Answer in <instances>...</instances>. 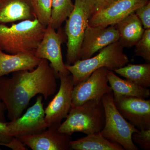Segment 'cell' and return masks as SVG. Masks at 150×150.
Segmentation results:
<instances>
[{
  "instance_id": "484cf974",
  "label": "cell",
  "mask_w": 150,
  "mask_h": 150,
  "mask_svg": "<svg viewBox=\"0 0 150 150\" xmlns=\"http://www.w3.org/2000/svg\"><path fill=\"white\" fill-rule=\"evenodd\" d=\"M13 138L11 135L7 122L0 121V143L8 144Z\"/></svg>"
},
{
  "instance_id": "8992f818",
  "label": "cell",
  "mask_w": 150,
  "mask_h": 150,
  "mask_svg": "<svg viewBox=\"0 0 150 150\" xmlns=\"http://www.w3.org/2000/svg\"><path fill=\"white\" fill-rule=\"evenodd\" d=\"M104 108V126L100 133L110 142L117 143L126 150H138L132 135L139 129L126 120L114 104L113 93L106 94L101 99Z\"/></svg>"
},
{
  "instance_id": "5bb4252c",
  "label": "cell",
  "mask_w": 150,
  "mask_h": 150,
  "mask_svg": "<svg viewBox=\"0 0 150 150\" xmlns=\"http://www.w3.org/2000/svg\"><path fill=\"white\" fill-rule=\"evenodd\" d=\"M33 135L17 137L33 150H70L71 136L62 133L55 127Z\"/></svg>"
},
{
  "instance_id": "9a60e30c",
  "label": "cell",
  "mask_w": 150,
  "mask_h": 150,
  "mask_svg": "<svg viewBox=\"0 0 150 150\" xmlns=\"http://www.w3.org/2000/svg\"><path fill=\"white\" fill-rule=\"evenodd\" d=\"M33 0H0V24L35 19Z\"/></svg>"
},
{
  "instance_id": "277c9868",
  "label": "cell",
  "mask_w": 150,
  "mask_h": 150,
  "mask_svg": "<svg viewBox=\"0 0 150 150\" xmlns=\"http://www.w3.org/2000/svg\"><path fill=\"white\" fill-rule=\"evenodd\" d=\"M95 12L94 0H75L74 9L66 20L64 29L67 36L65 65L73 64L80 60L81 47L85 32Z\"/></svg>"
},
{
  "instance_id": "ba28073f",
  "label": "cell",
  "mask_w": 150,
  "mask_h": 150,
  "mask_svg": "<svg viewBox=\"0 0 150 150\" xmlns=\"http://www.w3.org/2000/svg\"><path fill=\"white\" fill-rule=\"evenodd\" d=\"M60 86L54 98L44 110L47 127L59 128L63 119L67 118L72 106L74 85L71 74L59 75Z\"/></svg>"
},
{
  "instance_id": "ac0fdd59",
  "label": "cell",
  "mask_w": 150,
  "mask_h": 150,
  "mask_svg": "<svg viewBox=\"0 0 150 150\" xmlns=\"http://www.w3.org/2000/svg\"><path fill=\"white\" fill-rule=\"evenodd\" d=\"M108 83L114 96L137 97L147 99L150 96V90L127 79L118 76L112 71L108 70Z\"/></svg>"
},
{
  "instance_id": "d4e9b609",
  "label": "cell",
  "mask_w": 150,
  "mask_h": 150,
  "mask_svg": "<svg viewBox=\"0 0 150 150\" xmlns=\"http://www.w3.org/2000/svg\"><path fill=\"white\" fill-rule=\"evenodd\" d=\"M135 13L142 23L145 29L150 28V2L137 9Z\"/></svg>"
},
{
  "instance_id": "d6986e66",
  "label": "cell",
  "mask_w": 150,
  "mask_h": 150,
  "mask_svg": "<svg viewBox=\"0 0 150 150\" xmlns=\"http://www.w3.org/2000/svg\"><path fill=\"white\" fill-rule=\"evenodd\" d=\"M69 145L71 150H124L121 145L105 139L100 132L89 134L76 141H71Z\"/></svg>"
},
{
  "instance_id": "2e32d148",
  "label": "cell",
  "mask_w": 150,
  "mask_h": 150,
  "mask_svg": "<svg viewBox=\"0 0 150 150\" xmlns=\"http://www.w3.org/2000/svg\"><path fill=\"white\" fill-rule=\"evenodd\" d=\"M41 60L34 55L9 54L0 49V78L20 70H33Z\"/></svg>"
},
{
  "instance_id": "4fadbf2b",
  "label": "cell",
  "mask_w": 150,
  "mask_h": 150,
  "mask_svg": "<svg viewBox=\"0 0 150 150\" xmlns=\"http://www.w3.org/2000/svg\"><path fill=\"white\" fill-rule=\"evenodd\" d=\"M119 39V33L114 25L92 27L88 25L81 45L80 59L91 58L97 51L117 42Z\"/></svg>"
},
{
  "instance_id": "7a4b0ae2",
  "label": "cell",
  "mask_w": 150,
  "mask_h": 150,
  "mask_svg": "<svg viewBox=\"0 0 150 150\" xmlns=\"http://www.w3.org/2000/svg\"><path fill=\"white\" fill-rule=\"evenodd\" d=\"M46 27L36 18L22 21L10 26L0 24V49L9 54L34 56Z\"/></svg>"
},
{
  "instance_id": "30bf717a",
  "label": "cell",
  "mask_w": 150,
  "mask_h": 150,
  "mask_svg": "<svg viewBox=\"0 0 150 150\" xmlns=\"http://www.w3.org/2000/svg\"><path fill=\"white\" fill-rule=\"evenodd\" d=\"M114 104L126 120L139 130L150 129V100L113 96Z\"/></svg>"
},
{
  "instance_id": "9c48e42d",
  "label": "cell",
  "mask_w": 150,
  "mask_h": 150,
  "mask_svg": "<svg viewBox=\"0 0 150 150\" xmlns=\"http://www.w3.org/2000/svg\"><path fill=\"white\" fill-rule=\"evenodd\" d=\"M108 70L105 68L96 70L87 79L74 86L72 106L81 105L90 100H101L105 95L112 92L108 84Z\"/></svg>"
},
{
  "instance_id": "4316f807",
  "label": "cell",
  "mask_w": 150,
  "mask_h": 150,
  "mask_svg": "<svg viewBox=\"0 0 150 150\" xmlns=\"http://www.w3.org/2000/svg\"><path fill=\"white\" fill-rule=\"evenodd\" d=\"M114 0H94L95 6V12L100 11L107 6Z\"/></svg>"
},
{
  "instance_id": "3957f363",
  "label": "cell",
  "mask_w": 150,
  "mask_h": 150,
  "mask_svg": "<svg viewBox=\"0 0 150 150\" xmlns=\"http://www.w3.org/2000/svg\"><path fill=\"white\" fill-rule=\"evenodd\" d=\"M128 56L118 41L110 44L100 50L99 54L88 59L79 60L66 68L73 77L74 85L83 81L96 70L105 68L113 71L129 64Z\"/></svg>"
},
{
  "instance_id": "e0dca14e",
  "label": "cell",
  "mask_w": 150,
  "mask_h": 150,
  "mask_svg": "<svg viewBox=\"0 0 150 150\" xmlns=\"http://www.w3.org/2000/svg\"><path fill=\"white\" fill-rule=\"evenodd\" d=\"M114 25L119 33L118 41L123 48L135 46L145 30L135 12Z\"/></svg>"
},
{
  "instance_id": "5b68a950",
  "label": "cell",
  "mask_w": 150,
  "mask_h": 150,
  "mask_svg": "<svg viewBox=\"0 0 150 150\" xmlns=\"http://www.w3.org/2000/svg\"><path fill=\"white\" fill-rule=\"evenodd\" d=\"M64 122L58 128L60 132L71 136L76 132L89 135L100 132L104 126V108L101 100H90L83 104L72 106Z\"/></svg>"
},
{
  "instance_id": "ffe728a7",
  "label": "cell",
  "mask_w": 150,
  "mask_h": 150,
  "mask_svg": "<svg viewBox=\"0 0 150 150\" xmlns=\"http://www.w3.org/2000/svg\"><path fill=\"white\" fill-rule=\"evenodd\" d=\"M113 71L139 85L150 86V64H129Z\"/></svg>"
},
{
  "instance_id": "83f0119b",
  "label": "cell",
  "mask_w": 150,
  "mask_h": 150,
  "mask_svg": "<svg viewBox=\"0 0 150 150\" xmlns=\"http://www.w3.org/2000/svg\"><path fill=\"white\" fill-rule=\"evenodd\" d=\"M6 110L5 106L3 102H0V121L6 122L5 112Z\"/></svg>"
},
{
  "instance_id": "7402d4cb",
  "label": "cell",
  "mask_w": 150,
  "mask_h": 150,
  "mask_svg": "<svg viewBox=\"0 0 150 150\" xmlns=\"http://www.w3.org/2000/svg\"><path fill=\"white\" fill-rule=\"evenodd\" d=\"M52 0H33V7L35 18L47 27L51 21Z\"/></svg>"
},
{
  "instance_id": "f1b7e54d",
  "label": "cell",
  "mask_w": 150,
  "mask_h": 150,
  "mask_svg": "<svg viewBox=\"0 0 150 150\" xmlns=\"http://www.w3.org/2000/svg\"><path fill=\"white\" fill-rule=\"evenodd\" d=\"M7 144H3V143H0V146H5L6 147Z\"/></svg>"
},
{
  "instance_id": "52a82bcc",
  "label": "cell",
  "mask_w": 150,
  "mask_h": 150,
  "mask_svg": "<svg viewBox=\"0 0 150 150\" xmlns=\"http://www.w3.org/2000/svg\"><path fill=\"white\" fill-rule=\"evenodd\" d=\"M58 31L48 25L46 27L42 40L34 54L38 59H46L50 63L56 74H69L63 61L62 46L67 40L64 29L60 28Z\"/></svg>"
},
{
  "instance_id": "6da1fadb",
  "label": "cell",
  "mask_w": 150,
  "mask_h": 150,
  "mask_svg": "<svg viewBox=\"0 0 150 150\" xmlns=\"http://www.w3.org/2000/svg\"><path fill=\"white\" fill-rule=\"evenodd\" d=\"M59 79L49 62L41 59L32 70L12 73L10 77L0 78V100L7 111L10 121L19 118L30 100L41 94L45 99L56 93Z\"/></svg>"
},
{
  "instance_id": "7c38bea8",
  "label": "cell",
  "mask_w": 150,
  "mask_h": 150,
  "mask_svg": "<svg viewBox=\"0 0 150 150\" xmlns=\"http://www.w3.org/2000/svg\"><path fill=\"white\" fill-rule=\"evenodd\" d=\"M149 0H114L104 8L93 14L89 21L92 27L114 25L146 4Z\"/></svg>"
},
{
  "instance_id": "44dd1931",
  "label": "cell",
  "mask_w": 150,
  "mask_h": 150,
  "mask_svg": "<svg viewBox=\"0 0 150 150\" xmlns=\"http://www.w3.org/2000/svg\"><path fill=\"white\" fill-rule=\"evenodd\" d=\"M74 8L72 0H52L51 21L49 25L55 30L61 27Z\"/></svg>"
},
{
  "instance_id": "8fae6325",
  "label": "cell",
  "mask_w": 150,
  "mask_h": 150,
  "mask_svg": "<svg viewBox=\"0 0 150 150\" xmlns=\"http://www.w3.org/2000/svg\"><path fill=\"white\" fill-rule=\"evenodd\" d=\"M43 96H38L35 104L28 108L19 118L7 122L11 136L13 137L33 135L41 133L48 127L45 121Z\"/></svg>"
},
{
  "instance_id": "603a6c76",
  "label": "cell",
  "mask_w": 150,
  "mask_h": 150,
  "mask_svg": "<svg viewBox=\"0 0 150 150\" xmlns=\"http://www.w3.org/2000/svg\"><path fill=\"white\" fill-rule=\"evenodd\" d=\"M135 56H140L150 61V28L144 30V33L135 45Z\"/></svg>"
},
{
  "instance_id": "cb8c5ba5",
  "label": "cell",
  "mask_w": 150,
  "mask_h": 150,
  "mask_svg": "<svg viewBox=\"0 0 150 150\" xmlns=\"http://www.w3.org/2000/svg\"><path fill=\"white\" fill-rule=\"evenodd\" d=\"M132 139L135 144L145 150L150 149V129H142L132 135Z\"/></svg>"
}]
</instances>
